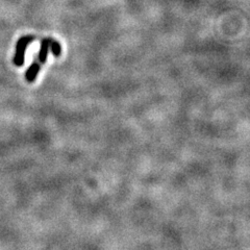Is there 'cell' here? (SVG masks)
<instances>
[{
    "label": "cell",
    "mask_w": 250,
    "mask_h": 250,
    "mask_svg": "<svg viewBox=\"0 0 250 250\" xmlns=\"http://www.w3.org/2000/svg\"><path fill=\"white\" fill-rule=\"evenodd\" d=\"M35 39L36 37L33 35H26V36L21 37L18 40L17 45H16V50H15V56H14V64L17 67H22L23 64H24L27 47L31 42H34Z\"/></svg>",
    "instance_id": "6da1fadb"
},
{
    "label": "cell",
    "mask_w": 250,
    "mask_h": 250,
    "mask_svg": "<svg viewBox=\"0 0 250 250\" xmlns=\"http://www.w3.org/2000/svg\"><path fill=\"white\" fill-rule=\"evenodd\" d=\"M51 38H44L41 41V47H40V51L37 54L36 60L39 62L40 65H44L47 58H48V54L50 52V46H51Z\"/></svg>",
    "instance_id": "7a4b0ae2"
},
{
    "label": "cell",
    "mask_w": 250,
    "mask_h": 250,
    "mask_svg": "<svg viewBox=\"0 0 250 250\" xmlns=\"http://www.w3.org/2000/svg\"><path fill=\"white\" fill-rule=\"evenodd\" d=\"M41 70V65L39 64V62L35 59V61L31 62L28 69L25 72V78L28 83H34L37 80V76Z\"/></svg>",
    "instance_id": "3957f363"
},
{
    "label": "cell",
    "mask_w": 250,
    "mask_h": 250,
    "mask_svg": "<svg viewBox=\"0 0 250 250\" xmlns=\"http://www.w3.org/2000/svg\"><path fill=\"white\" fill-rule=\"evenodd\" d=\"M50 51L52 52L54 57H60L61 53H62V46H61L60 42H58L57 40H54V39H52V41H51Z\"/></svg>",
    "instance_id": "277c9868"
}]
</instances>
